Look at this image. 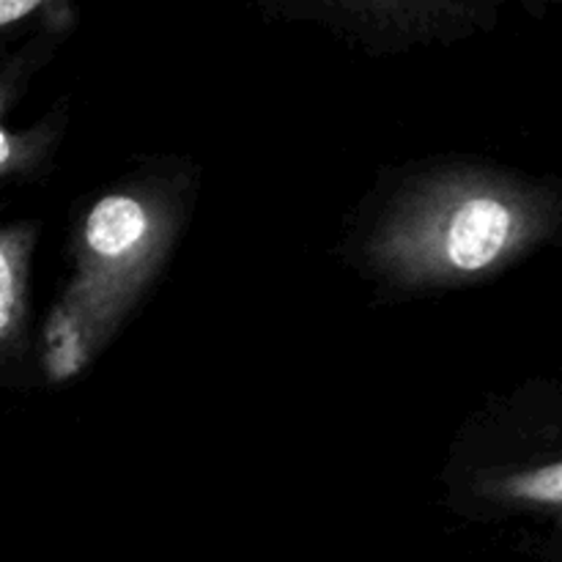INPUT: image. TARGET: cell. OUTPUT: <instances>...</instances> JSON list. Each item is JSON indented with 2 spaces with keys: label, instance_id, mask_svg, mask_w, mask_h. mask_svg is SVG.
I'll return each instance as SVG.
<instances>
[{
  "label": "cell",
  "instance_id": "1",
  "mask_svg": "<svg viewBox=\"0 0 562 562\" xmlns=\"http://www.w3.org/2000/svg\"><path fill=\"white\" fill-rule=\"evenodd\" d=\"M541 228L525 195L483 181H459L423 198L384 236L382 261L412 280L475 278L519 256Z\"/></svg>",
  "mask_w": 562,
  "mask_h": 562
},
{
  "label": "cell",
  "instance_id": "2",
  "mask_svg": "<svg viewBox=\"0 0 562 562\" xmlns=\"http://www.w3.org/2000/svg\"><path fill=\"white\" fill-rule=\"evenodd\" d=\"M165 239L159 212L130 192L104 195L80 234V274L69 305L102 335L154 267Z\"/></svg>",
  "mask_w": 562,
  "mask_h": 562
},
{
  "label": "cell",
  "instance_id": "3",
  "mask_svg": "<svg viewBox=\"0 0 562 562\" xmlns=\"http://www.w3.org/2000/svg\"><path fill=\"white\" fill-rule=\"evenodd\" d=\"M27 256H31V231L9 228L0 239V335L11 344L16 329L25 322Z\"/></svg>",
  "mask_w": 562,
  "mask_h": 562
},
{
  "label": "cell",
  "instance_id": "4",
  "mask_svg": "<svg viewBox=\"0 0 562 562\" xmlns=\"http://www.w3.org/2000/svg\"><path fill=\"white\" fill-rule=\"evenodd\" d=\"M93 327L80 316V311L66 302L53 313L47 327V355H44V366H47L53 379H71L86 360L91 357L93 346Z\"/></svg>",
  "mask_w": 562,
  "mask_h": 562
},
{
  "label": "cell",
  "instance_id": "5",
  "mask_svg": "<svg viewBox=\"0 0 562 562\" xmlns=\"http://www.w3.org/2000/svg\"><path fill=\"white\" fill-rule=\"evenodd\" d=\"M499 492L510 499H519V503L562 505V461L505 477L499 483Z\"/></svg>",
  "mask_w": 562,
  "mask_h": 562
},
{
  "label": "cell",
  "instance_id": "6",
  "mask_svg": "<svg viewBox=\"0 0 562 562\" xmlns=\"http://www.w3.org/2000/svg\"><path fill=\"white\" fill-rule=\"evenodd\" d=\"M44 3L47 0H0V25H14V22L31 16L36 9H42Z\"/></svg>",
  "mask_w": 562,
  "mask_h": 562
}]
</instances>
